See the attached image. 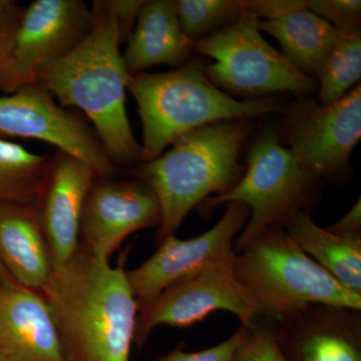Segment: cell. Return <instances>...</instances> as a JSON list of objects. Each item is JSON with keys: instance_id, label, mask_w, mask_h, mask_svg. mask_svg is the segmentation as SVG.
Returning a JSON list of instances; mask_svg holds the SVG:
<instances>
[{"instance_id": "obj_18", "label": "cell", "mask_w": 361, "mask_h": 361, "mask_svg": "<svg viewBox=\"0 0 361 361\" xmlns=\"http://www.w3.org/2000/svg\"><path fill=\"white\" fill-rule=\"evenodd\" d=\"M193 42L180 27L173 0L144 1L127 40L123 63L130 75L154 66L178 68L194 59Z\"/></svg>"}, {"instance_id": "obj_6", "label": "cell", "mask_w": 361, "mask_h": 361, "mask_svg": "<svg viewBox=\"0 0 361 361\" xmlns=\"http://www.w3.org/2000/svg\"><path fill=\"white\" fill-rule=\"evenodd\" d=\"M315 177L310 174L279 141L276 129L268 126L252 145L248 168L227 193L210 197L201 204L210 212L223 204L242 203L250 210L245 227L235 239L234 252L287 221L310 203Z\"/></svg>"}, {"instance_id": "obj_17", "label": "cell", "mask_w": 361, "mask_h": 361, "mask_svg": "<svg viewBox=\"0 0 361 361\" xmlns=\"http://www.w3.org/2000/svg\"><path fill=\"white\" fill-rule=\"evenodd\" d=\"M40 206L0 203V262L16 283L37 291L54 273Z\"/></svg>"}, {"instance_id": "obj_21", "label": "cell", "mask_w": 361, "mask_h": 361, "mask_svg": "<svg viewBox=\"0 0 361 361\" xmlns=\"http://www.w3.org/2000/svg\"><path fill=\"white\" fill-rule=\"evenodd\" d=\"M54 161L0 135V203L42 204Z\"/></svg>"}, {"instance_id": "obj_31", "label": "cell", "mask_w": 361, "mask_h": 361, "mask_svg": "<svg viewBox=\"0 0 361 361\" xmlns=\"http://www.w3.org/2000/svg\"><path fill=\"white\" fill-rule=\"evenodd\" d=\"M0 283L4 284H13L16 283V281L13 279V277L9 275V273L7 272L4 266L2 265V263L0 262Z\"/></svg>"}, {"instance_id": "obj_9", "label": "cell", "mask_w": 361, "mask_h": 361, "mask_svg": "<svg viewBox=\"0 0 361 361\" xmlns=\"http://www.w3.org/2000/svg\"><path fill=\"white\" fill-rule=\"evenodd\" d=\"M92 11L82 0H35L25 8L0 90L39 84L42 71L68 56L90 32Z\"/></svg>"}, {"instance_id": "obj_5", "label": "cell", "mask_w": 361, "mask_h": 361, "mask_svg": "<svg viewBox=\"0 0 361 361\" xmlns=\"http://www.w3.org/2000/svg\"><path fill=\"white\" fill-rule=\"evenodd\" d=\"M233 268L262 319L284 317L313 304L361 310V294L323 269L283 228L267 230L235 252Z\"/></svg>"}, {"instance_id": "obj_26", "label": "cell", "mask_w": 361, "mask_h": 361, "mask_svg": "<svg viewBox=\"0 0 361 361\" xmlns=\"http://www.w3.org/2000/svg\"><path fill=\"white\" fill-rule=\"evenodd\" d=\"M23 11L14 0H0V78L11 61Z\"/></svg>"}, {"instance_id": "obj_29", "label": "cell", "mask_w": 361, "mask_h": 361, "mask_svg": "<svg viewBox=\"0 0 361 361\" xmlns=\"http://www.w3.org/2000/svg\"><path fill=\"white\" fill-rule=\"evenodd\" d=\"M244 9L255 14L259 20H269L291 11L306 6L304 0H248L243 1Z\"/></svg>"}, {"instance_id": "obj_14", "label": "cell", "mask_w": 361, "mask_h": 361, "mask_svg": "<svg viewBox=\"0 0 361 361\" xmlns=\"http://www.w3.org/2000/svg\"><path fill=\"white\" fill-rule=\"evenodd\" d=\"M360 311L313 304L284 317L263 320L287 361H361Z\"/></svg>"}, {"instance_id": "obj_23", "label": "cell", "mask_w": 361, "mask_h": 361, "mask_svg": "<svg viewBox=\"0 0 361 361\" xmlns=\"http://www.w3.org/2000/svg\"><path fill=\"white\" fill-rule=\"evenodd\" d=\"M175 4L180 27L193 44L232 25L244 11L239 0H177Z\"/></svg>"}, {"instance_id": "obj_22", "label": "cell", "mask_w": 361, "mask_h": 361, "mask_svg": "<svg viewBox=\"0 0 361 361\" xmlns=\"http://www.w3.org/2000/svg\"><path fill=\"white\" fill-rule=\"evenodd\" d=\"M360 30L341 32L336 45L316 75L319 104L329 106L339 101L360 85Z\"/></svg>"}, {"instance_id": "obj_13", "label": "cell", "mask_w": 361, "mask_h": 361, "mask_svg": "<svg viewBox=\"0 0 361 361\" xmlns=\"http://www.w3.org/2000/svg\"><path fill=\"white\" fill-rule=\"evenodd\" d=\"M160 202L153 190L139 180L97 177L85 198L80 220V245L102 260L133 233L159 227Z\"/></svg>"}, {"instance_id": "obj_12", "label": "cell", "mask_w": 361, "mask_h": 361, "mask_svg": "<svg viewBox=\"0 0 361 361\" xmlns=\"http://www.w3.org/2000/svg\"><path fill=\"white\" fill-rule=\"evenodd\" d=\"M250 217L248 207L228 203L217 224L200 236L180 240L170 235L152 257L134 270L127 271L128 281L137 306L148 303L175 282L207 266L234 256V242Z\"/></svg>"}, {"instance_id": "obj_20", "label": "cell", "mask_w": 361, "mask_h": 361, "mask_svg": "<svg viewBox=\"0 0 361 361\" xmlns=\"http://www.w3.org/2000/svg\"><path fill=\"white\" fill-rule=\"evenodd\" d=\"M283 229L310 258L355 293L361 294V240L342 238L316 225L305 211L287 221Z\"/></svg>"}, {"instance_id": "obj_1", "label": "cell", "mask_w": 361, "mask_h": 361, "mask_svg": "<svg viewBox=\"0 0 361 361\" xmlns=\"http://www.w3.org/2000/svg\"><path fill=\"white\" fill-rule=\"evenodd\" d=\"M39 292L51 305L66 361H130L137 304L123 259L114 268L80 245Z\"/></svg>"}, {"instance_id": "obj_11", "label": "cell", "mask_w": 361, "mask_h": 361, "mask_svg": "<svg viewBox=\"0 0 361 361\" xmlns=\"http://www.w3.org/2000/svg\"><path fill=\"white\" fill-rule=\"evenodd\" d=\"M0 135L47 142L87 163L97 177H111L118 169L94 129L39 84L0 97Z\"/></svg>"}, {"instance_id": "obj_2", "label": "cell", "mask_w": 361, "mask_h": 361, "mask_svg": "<svg viewBox=\"0 0 361 361\" xmlns=\"http://www.w3.org/2000/svg\"><path fill=\"white\" fill-rule=\"evenodd\" d=\"M90 11L92 27L85 39L65 58L45 68L39 85L61 106L84 111L111 161L116 167H130L140 163L141 145L126 110L130 73L121 52L120 30L115 16L102 1H94Z\"/></svg>"}, {"instance_id": "obj_3", "label": "cell", "mask_w": 361, "mask_h": 361, "mask_svg": "<svg viewBox=\"0 0 361 361\" xmlns=\"http://www.w3.org/2000/svg\"><path fill=\"white\" fill-rule=\"evenodd\" d=\"M253 130L251 120L223 121L180 135L155 160L130 169L160 202L161 243L175 234L190 211L212 194L227 193L243 177L240 152Z\"/></svg>"}, {"instance_id": "obj_27", "label": "cell", "mask_w": 361, "mask_h": 361, "mask_svg": "<svg viewBox=\"0 0 361 361\" xmlns=\"http://www.w3.org/2000/svg\"><path fill=\"white\" fill-rule=\"evenodd\" d=\"M246 334L247 327L242 325L236 334L214 348L189 353L178 348L164 356L160 361H234L235 353L245 338Z\"/></svg>"}, {"instance_id": "obj_24", "label": "cell", "mask_w": 361, "mask_h": 361, "mask_svg": "<svg viewBox=\"0 0 361 361\" xmlns=\"http://www.w3.org/2000/svg\"><path fill=\"white\" fill-rule=\"evenodd\" d=\"M246 327V337L237 348L234 361H287L265 320L257 318Z\"/></svg>"}, {"instance_id": "obj_16", "label": "cell", "mask_w": 361, "mask_h": 361, "mask_svg": "<svg viewBox=\"0 0 361 361\" xmlns=\"http://www.w3.org/2000/svg\"><path fill=\"white\" fill-rule=\"evenodd\" d=\"M54 168L40 206L42 230L54 272L65 268L80 248L85 198L97 177L85 161L63 152L54 154Z\"/></svg>"}, {"instance_id": "obj_4", "label": "cell", "mask_w": 361, "mask_h": 361, "mask_svg": "<svg viewBox=\"0 0 361 361\" xmlns=\"http://www.w3.org/2000/svg\"><path fill=\"white\" fill-rule=\"evenodd\" d=\"M128 90L142 121L139 164L155 160L180 135L204 126L252 120L286 110L276 97L233 99L210 82L200 59L167 73L130 75Z\"/></svg>"}, {"instance_id": "obj_30", "label": "cell", "mask_w": 361, "mask_h": 361, "mask_svg": "<svg viewBox=\"0 0 361 361\" xmlns=\"http://www.w3.org/2000/svg\"><path fill=\"white\" fill-rule=\"evenodd\" d=\"M327 231L342 238L361 240V203L360 199L341 220L327 228Z\"/></svg>"}, {"instance_id": "obj_8", "label": "cell", "mask_w": 361, "mask_h": 361, "mask_svg": "<svg viewBox=\"0 0 361 361\" xmlns=\"http://www.w3.org/2000/svg\"><path fill=\"white\" fill-rule=\"evenodd\" d=\"M233 260L234 256L208 265L175 282L153 300L137 306L135 343L142 345L160 325L192 326L216 311L238 316L245 326L255 322L257 310L235 276Z\"/></svg>"}, {"instance_id": "obj_10", "label": "cell", "mask_w": 361, "mask_h": 361, "mask_svg": "<svg viewBox=\"0 0 361 361\" xmlns=\"http://www.w3.org/2000/svg\"><path fill=\"white\" fill-rule=\"evenodd\" d=\"M292 155L316 179L338 177L361 137V87L336 103L322 106L301 97L284 111Z\"/></svg>"}, {"instance_id": "obj_7", "label": "cell", "mask_w": 361, "mask_h": 361, "mask_svg": "<svg viewBox=\"0 0 361 361\" xmlns=\"http://www.w3.org/2000/svg\"><path fill=\"white\" fill-rule=\"evenodd\" d=\"M258 20L255 14L244 9L236 23L195 42L196 54L215 61L206 66L210 82L226 94L253 99L280 92L301 97L317 92L314 78L294 68L281 52L266 42L259 30Z\"/></svg>"}, {"instance_id": "obj_19", "label": "cell", "mask_w": 361, "mask_h": 361, "mask_svg": "<svg viewBox=\"0 0 361 361\" xmlns=\"http://www.w3.org/2000/svg\"><path fill=\"white\" fill-rule=\"evenodd\" d=\"M258 28L278 40L282 56L289 63L314 80L341 35L329 21L306 6L273 20H259Z\"/></svg>"}, {"instance_id": "obj_28", "label": "cell", "mask_w": 361, "mask_h": 361, "mask_svg": "<svg viewBox=\"0 0 361 361\" xmlns=\"http://www.w3.org/2000/svg\"><path fill=\"white\" fill-rule=\"evenodd\" d=\"M102 4L115 16L120 30L121 39L127 42L134 30L144 1L141 0H104Z\"/></svg>"}, {"instance_id": "obj_25", "label": "cell", "mask_w": 361, "mask_h": 361, "mask_svg": "<svg viewBox=\"0 0 361 361\" xmlns=\"http://www.w3.org/2000/svg\"><path fill=\"white\" fill-rule=\"evenodd\" d=\"M306 8L341 32L360 30V0H307Z\"/></svg>"}, {"instance_id": "obj_15", "label": "cell", "mask_w": 361, "mask_h": 361, "mask_svg": "<svg viewBox=\"0 0 361 361\" xmlns=\"http://www.w3.org/2000/svg\"><path fill=\"white\" fill-rule=\"evenodd\" d=\"M0 361H66L58 324L42 292L0 283Z\"/></svg>"}]
</instances>
